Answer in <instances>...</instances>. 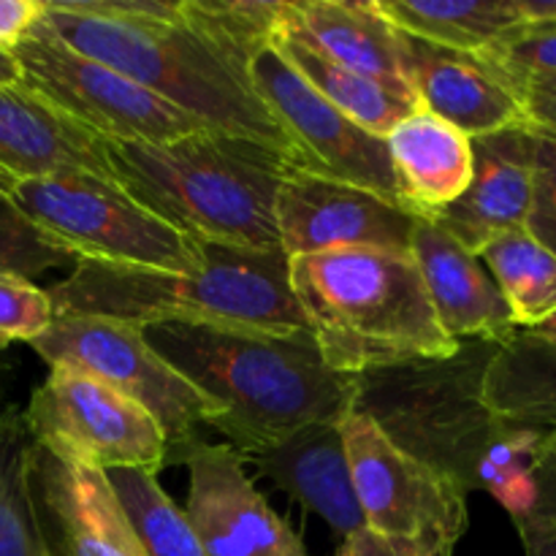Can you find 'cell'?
<instances>
[{
  "instance_id": "cell-1",
  "label": "cell",
  "mask_w": 556,
  "mask_h": 556,
  "mask_svg": "<svg viewBox=\"0 0 556 556\" xmlns=\"http://www.w3.org/2000/svg\"><path fill=\"white\" fill-rule=\"evenodd\" d=\"M144 337L185 380L220 405L210 427L242 456L351 413L353 375L334 372L324 362L309 329L275 334L155 324L144 326Z\"/></svg>"
},
{
  "instance_id": "cell-2",
  "label": "cell",
  "mask_w": 556,
  "mask_h": 556,
  "mask_svg": "<svg viewBox=\"0 0 556 556\" xmlns=\"http://www.w3.org/2000/svg\"><path fill=\"white\" fill-rule=\"evenodd\" d=\"M54 318L92 315L134 326L199 324L293 334L309 329L291 291V258L282 250L201 242L190 271L76 261L49 288Z\"/></svg>"
},
{
  "instance_id": "cell-3",
  "label": "cell",
  "mask_w": 556,
  "mask_h": 556,
  "mask_svg": "<svg viewBox=\"0 0 556 556\" xmlns=\"http://www.w3.org/2000/svg\"><path fill=\"white\" fill-rule=\"evenodd\" d=\"M114 182L141 206L199 242L280 250L277 190L296 161L220 130L166 144L106 141Z\"/></svg>"
},
{
  "instance_id": "cell-4",
  "label": "cell",
  "mask_w": 556,
  "mask_h": 556,
  "mask_svg": "<svg viewBox=\"0 0 556 556\" xmlns=\"http://www.w3.org/2000/svg\"><path fill=\"white\" fill-rule=\"evenodd\" d=\"M291 291L334 372L459 351L440 326L410 253L351 248L299 255L291 258Z\"/></svg>"
},
{
  "instance_id": "cell-5",
  "label": "cell",
  "mask_w": 556,
  "mask_h": 556,
  "mask_svg": "<svg viewBox=\"0 0 556 556\" xmlns=\"http://www.w3.org/2000/svg\"><path fill=\"white\" fill-rule=\"evenodd\" d=\"M43 25L71 49L112 65L204 128L261 141L293 157L291 139L250 76L179 16H103L43 0ZM296 161V157H293Z\"/></svg>"
},
{
  "instance_id": "cell-6",
  "label": "cell",
  "mask_w": 556,
  "mask_h": 556,
  "mask_svg": "<svg viewBox=\"0 0 556 556\" xmlns=\"http://www.w3.org/2000/svg\"><path fill=\"white\" fill-rule=\"evenodd\" d=\"M500 342L465 340L445 358H413L353 375V413L462 492H489L492 465L516 429L483 400Z\"/></svg>"
},
{
  "instance_id": "cell-7",
  "label": "cell",
  "mask_w": 556,
  "mask_h": 556,
  "mask_svg": "<svg viewBox=\"0 0 556 556\" xmlns=\"http://www.w3.org/2000/svg\"><path fill=\"white\" fill-rule=\"evenodd\" d=\"M5 195L76 261L163 271H190L201 261L199 239L168 226L109 179L87 174L20 179Z\"/></svg>"
},
{
  "instance_id": "cell-8",
  "label": "cell",
  "mask_w": 556,
  "mask_h": 556,
  "mask_svg": "<svg viewBox=\"0 0 556 556\" xmlns=\"http://www.w3.org/2000/svg\"><path fill=\"white\" fill-rule=\"evenodd\" d=\"M30 348L49 367L63 364L79 369L144 407L166 438L168 462L185 445L201 440L199 429L220 416V405L185 380L147 342L141 326L92 315H65L54 318Z\"/></svg>"
},
{
  "instance_id": "cell-9",
  "label": "cell",
  "mask_w": 556,
  "mask_h": 556,
  "mask_svg": "<svg viewBox=\"0 0 556 556\" xmlns=\"http://www.w3.org/2000/svg\"><path fill=\"white\" fill-rule=\"evenodd\" d=\"M20 87L106 141L166 144L210 130L112 65L71 49L41 20L14 49Z\"/></svg>"
},
{
  "instance_id": "cell-10",
  "label": "cell",
  "mask_w": 556,
  "mask_h": 556,
  "mask_svg": "<svg viewBox=\"0 0 556 556\" xmlns=\"http://www.w3.org/2000/svg\"><path fill=\"white\" fill-rule=\"evenodd\" d=\"M38 448L92 470H161L168 443L155 418L101 380L58 364L33 391L25 416Z\"/></svg>"
},
{
  "instance_id": "cell-11",
  "label": "cell",
  "mask_w": 556,
  "mask_h": 556,
  "mask_svg": "<svg viewBox=\"0 0 556 556\" xmlns=\"http://www.w3.org/2000/svg\"><path fill=\"white\" fill-rule=\"evenodd\" d=\"M342 440L364 527L454 556L470 527L467 492L396 448L362 413L342 418Z\"/></svg>"
},
{
  "instance_id": "cell-12",
  "label": "cell",
  "mask_w": 556,
  "mask_h": 556,
  "mask_svg": "<svg viewBox=\"0 0 556 556\" xmlns=\"http://www.w3.org/2000/svg\"><path fill=\"white\" fill-rule=\"evenodd\" d=\"M248 76L255 96L291 139L302 172L369 190L402 206L386 139L372 136L324 101L271 43L250 58Z\"/></svg>"
},
{
  "instance_id": "cell-13",
  "label": "cell",
  "mask_w": 556,
  "mask_h": 556,
  "mask_svg": "<svg viewBox=\"0 0 556 556\" xmlns=\"http://www.w3.org/2000/svg\"><path fill=\"white\" fill-rule=\"evenodd\" d=\"M172 462L188 467V516L206 556H309L302 538L277 516L228 443L185 445Z\"/></svg>"
},
{
  "instance_id": "cell-14",
  "label": "cell",
  "mask_w": 556,
  "mask_h": 556,
  "mask_svg": "<svg viewBox=\"0 0 556 556\" xmlns=\"http://www.w3.org/2000/svg\"><path fill=\"white\" fill-rule=\"evenodd\" d=\"M277 233L288 258L329 250L410 253L416 215L369 190L293 168L277 190Z\"/></svg>"
},
{
  "instance_id": "cell-15",
  "label": "cell",
  "mask_w": 556,
  "mask_h": 556,
  "mask_svg": "<svg viewBox=\"0 0 556 556\" xmlns=\"http://www.w3.org/2000/svg\"><path fill=\"white\" fill-rule=\"evenodd\" d=\"M33 494L52 556H144L106 472L33 443Z\"/></svg>"
},
{
  "instance_id": "cell-16",
  "label": "cell",
  "mask_w": 556,
  "mask_h": 556,
  "mask_svg": "<svg viewBox=\"0 0 556 556\" xmlns=\"http://www.w3.org/2000/svg\"><path fill=\"white\" fill-rule=\"evenodd\" d=\"M476 168L465 193L429 220L470 253L527 226L532 206V128L510 125L472 139Z\"/></svg>"
},
{
  "instance_id": "cell-17",
  "label": "cell",
  "mask_w": 556,
  "mask_h": 556,
  "mask_svg": "<svg viewBox=\"0 0 556 556\" xmlns=\"http://www.w3.org/2000/svg\"><path fill=\"white\" fill-rule=\"evenodd\" d=\"M410 255L434 315L451 340L505 342L519 331L497 282L492 280L481 258L462 248L438 223L416 217Z\"/></svg>"
},
{
  "instance_id": "cell-18",
  "label": "cell",
  "mask_w": 556,
  "mask_h": 556,
  "mask_svg": "<svg viewBox=\"0 0 556 556\" xmlns=\"http://www.w3.org/2000/svg\"><path fill=\"white\" fill-rule=\"evenodd\" d=\"M87 177L114 182L106 147L25 87L0 85V190L38 177Z\"/></svg>"
},
{
  "instance_id": "cell-19",
  "label": "cell",
  "mask_w": 556,
  "mask_h": 556,
  "mask_svg": "<svg viewBox=\"0 0 556 556\" xmlns=\"http://www.w3.org/2000/svg\"><path fill=\"white\" fill-rule=\"evenodd\" d=\"M402 54L407 85L421 109L470 139L527 123L516 92L478 54L438 47L407 33H402Z\"/></svg>"
},
{
  "instance_id": "cell-20",
  "label": "cell",
  "mask_w": 556,
  "mask_h": 556,
  "mask_svg": "<svg viewBox=\"0 0 556 556\" xmlns=\"http://www.w3.org/2000/svg\"><path fill=\"white\" fill-rule=\"evenodd\" d=\"M255 476L269 478L280 492L320 516L345 541L364 527L348 465L342 421L309 424L271 448L244 456Z\"/></svg>"
},
{
  "instance_id": "cell-21",
  "label": "cell",
  "mask_w": 556,
  "mask_h": 556,
  "mask_svg": "<svg viewBox=\"0 0 556 556\" xmlns=\"http://www.w3.org/2000/svg\"><path fill=\"white\" fill-rule=\"evenodd\" d=\"M277 33L307 43L342 68L407 85L402 33L380 14L375 0H286Z\"/></svg>"
},
{
  "instance_id": "cell-22",
  "label": "cell",
  "mask_w": 556,
  "mask_h": 556,
  "mask_svg": "<svg viewBox=\"0 0 556 556\" xmlns=\"http://www.w3.org/2000/svg\"><path fill=\"white\" fill-rule=\"evenodd\" d=\"M400 201L416 217H432L467 190L476 168L472 139L427 109L402 119L389 136Z\"/></svg>"
},
{
  "instance_id": "cell-23",
  "label": "cell",
  "mask_w": 556,
  "mask_h": 556,
  "mask_svg": "<svg viewBox=\"0 0 556 556\" xmlns=\"http://www.w3.org/2000/svg\"><path fill=\"white\" fill-rule=\"evenodd\" d=\"M489 410L535 438L556 434V345L532 331L500 342L483 380Z\"/></svg>"
},
{
  "instance_id": "cell-24",
  "label": "cell",
  "mask_w": 556,
  "mask_h": 556,
  "mask_svg": "<svg viewBox=\"0 0 556 556\" xmlns=\"http://www.w3.org/2000/svg\"><path fill=\"white\" fill-rule=\"evenodd\" d=\"M271 47L324 101H329L337 112L380 139H386L402 119L421 109L413 87L380 81L358 71L342 68L296 38L277 33Z\"/></svg>"
},
{
  "instance_id": "cell-25",
  "label": "cell",
  "mask_w": 556,
  "mask_h": 556,
  "mask_svg": "<svg viewBox=\"0 0 556 556\" xmlns=\"http://www.w3.org/2000/svg\"><path fill=\"white\" fill-rule=\"evenodd\" d=\"M375 5L396 30L470 54L530 25L521 0H375Z\"/></svg>"
},
{
  "instance_id": "cell-26",
  "label": "cell",
  "mask_w": 556,
  "mask_h": 556,
  "mask_svg": "<svg viewBox=\"0 0 556 556\" xmlns=\"http://www.w3.org/2000/svg\"><path fill=\"white\" fill-rule=\"evenodd\" d=\"M497 282L519 331L538 329L556 315V255L527 228L503 233L478 253Z\"/></svg>"
},
{
  "instance_id": "cell-27",
  "label": "cell",
  "mask_w": 556,
  "mask_h": 556,
  "mask_svg": "<svg viewBox=\"0 0 556 556\" xmlns=\"http://www.w3.org/2000/svg\"><path fill=\"white\" fill-rule=\"evenodd\" d=\"M0 556H52L33 494V440L25 421H0Z\"/></svg>"
},
{
  "instance_id": "cell-28",
  "label": "cell",
  "mask_w": 556,
  "mask_h": 556,
  "mask_svg": "<svg viewBox=\"0 0 556 556\" xmlns=\"http://www.w3.org/2000/svg\"><path fill=\"white\" fill-rule=\"evenodd\" d=\"M144 556H206L185 510L157 483L155 470L106 472Z\"/></svg>"
},
{
  "instance_id": "cell-29",
  "label": "cell",
  "mask_w": 556,
  "mask_h": 556,
  "mask_svg": "<svg viewBox=\"0 0 556 556\" xmlns=\"http://www.w3.org/2000/svg\"><path fill=\"white\" fill-rule=\"evenodd\" d=\"M282 11L286 0H179V16L244 74L250 58L275 41Z\"/></svg>"
},
{
  "instance_id": "cell-30",
  "label": "cell",
  "mask_w": 556,
  "mask_h": 556,
  "mask_svg": "<svg viewBox=\"0 0 556 556\" xmlns=\"http://www.w3.org/2000/svg\"><path fill=\"white\" fill-rule=\"evenodd\" d=\"M71 261L76 264V255L27 220L0 190V271L33 280L52 269H63Z\"/></svg>"
},
{
  "instance_id": "cell-31",
  "label": "cell",
  "mask_w": 556,
  "mask_h": 556,
  "mask_svg": "<svg viewBox=\"0 0 556 556\" xmlns=\"http://www.w3.org/2000/svg\"><path fill=\"white\" fill-rule=\"evenodd\" d=\"M478 58L508 87L527 76H556V27L525 25L489 43Z\"/></svg>"
},
{
  "instance_id": "cell-32",
  "label": "cell",
  "mask_w": 556,
  "mask_h": 556,
  "mask_svg": "<svg viewBox=\"0 0 556 556\" xmlns=\"http://www.w3.org/2000/svg\"><path fill=\"white\" fill-rule=\"evenodd\" d=\"M516 530H556V434L535 438L525 483L510 508Z\"/></svg>"
},
{
  "instance_id": "cell-33",
  "label": "cell",
  "mask_w": 556,
  "mask_h": 556,
  "mask_svg": "<svg viewBox=\"0 0 556 556\" xmlns=\"http://www.w3.org/2000/svg\"><path fill=\"white\" fill-rule=\"evenodd\" d=\"M52 299L36 282L0 271V348L11 342H27L52 326Z\"/></svg>"
},
{
  "instance_id": "cell-34",
  "label": "cell",
  "mask_w": 556,
  "mask_h": 556,
  "mask_svg": "<svg viewBox=\"0 0 556 556\" xmlns=\"http://www.w3.org/2000/svg\"><path fill=\"white\" fill-rule=\"evenodd\" d=\"M532 128V206L527 231L556 255V134Z\"/></svg>"
},
{
  "instance_id": "cell-35",
  "label": "cell",
  "mask_w": 556,
  "mask_h": 556,
  "mask_svg": "<svg viewBox=\"0 0 556 556\" xmlns=\"http://www.w3.org/2000/svg\"><path fill=\"white\" fill-rule=\"evenodd\" d=\"M337 556H451L438 552V548L427 546L418 541H405V538H389L380 532L362 527L337 548Z\"/></svg>"
},
{
  "instance_id": "cell-36",
  "label": "cell",
  "mask_w": 556,
  "mask_h": 556,
  "mask_svg": "<svg viewBox=\"0 0 556 556\" xmlns=\"http://www.w3.org/2000/svg\"><path fill=\"white\" fill-rule=\"evenodd\" d=\"M525 109V119L535 128L556 134V76H527L510 85Z\"/></svg>"
},
{
  "instance_id": "cell-37",
  "label": "cell",
  "mask_w": 556,
  "mask_h": 556,
  "mask_svg": "<svg viewBox=\"0 0 556 556\" xmlns=\"http://www.w3.org/2000/svg\"><path fill=\"white\" fill-rule=\"evenodd\" d=\"M41 16L43 0H0V52H14Z\"/></svg>"
},
{
  "instance_id": "cell-38",
  "label": "cell",
  "mask_w": 556,
  "mask_h": 556,
  "mask_svg": "<svg viewBox=\"0 0 556 556\" xmlns=\"http://www.w3.org/2000/svg\"><path fill=\"white\" fill-rule=\"evenodd\" d=\"M525 556H556V530H519Z\"/></svg>"
},
{
  "instance_id": "cell-39",
  "label": "cell",
  "mask_w": 556,
  "mask_h": 556,
  "mask_svg": "<svg viewBox=\"0 0 556 556\" xmlns=\"http://www.w3.org/2000/svg\"><path fill=\"white\" fill-rule=\"evenodd\" d=\"M20 81H22V74H20V65H16L14 54L0 52V85L20 87Z\"/></svg>"
},
{
  "instance_id": "cell-40",
  "label": "cell",
  "mask_w": 556,
  "mask_h": 556,
  "mask_svg": "<svg viewBox=\"0 0 556 556\" xmlns=\"http://www.w3.org/2000/svg\"><path fill=\"white\" fill-rule=\"evenodd\" d=\"M530 331L535 337H541V340H548V342H554V345H556V315H554V318H548L546 324H541L538 329H530Z\"/></svg>"
},
{
  "instance_id": "cell-41",
  "label": "cell",
  "mask_w": 556,
  "mask_h": 556,
  "mask_svg": "<svg viewBox=\"0 0 556 556\" xmlns=\"http://www.w3.org/2000/svg\"><path fill=\"white\" fill-rule=\"evenodd\" d=\"M554 27H556V25H554Z\"/></svg>"
}]
</instances>
